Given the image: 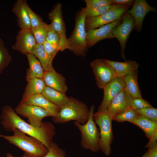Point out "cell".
Instances as JSON below:
<instances>
[{
	"mask_svg": "<svg viewBox=\"0 0 157 157\" xmlns=\"http://www.w3.org/2000/svg\"><path fill=\"white\" fill-rule=\"evenodd\" d=\"M0 119L1 124L6 131H13L17 129L39 140L48 149L53 142L55 129L51 122H44L40 127H35L22 119L12 108L8 106L2 108Z\"/></svg>",
	"mask_w": 157,
	"mask_h": 157,
	"instance_id": "obj_1",
	"label": "cell"
},
{
	"mask_svg": "<svg viewBox=\"0 0 157 157\" xmlns=\"http://www.w3.org/2000/svg\"><path fill=\"white\" fill-rule=\"evenodd\" d=\"M13 131L14 134L12 136L0 134V137L3 138L31 157H42L47 153L48 149L36 138L27 136L26 134L17 129H15Z\"/></svg>",
	"mask_w": 157,
	"mask_h": 157,
	"instance_id": "obj_2",
	"label": "cell"
},
{
	"mask_svg": "<svg viewBox=\"0 0 157 157\" xmlns=\"http://www.w3.org/2000/svg\"><path fill=\"white\" fill-rule=\"evenodd\" d=\"M90 109L86 105L72 97L60 107L58 114L52 118L56 123H64L74 120L82 124H85L89 117Z\"/></svg>",
	"mask_w": 157,
	"mask_h": 157,
	"instance_id": "obj_3",
	"label": "cell"
},
{
	"mask_svg": "<svg viewBox=\"0 0 157 157\" xmlns=\"http://www.w3.org/2000/svg\"><path fill=\"white\" fill-rule=\"evenodd\" d=\"M94 106L92 105L90 109L88 120L85 124H82L75 121L74 124L81 133L80 144L85 150L97 152L100 149V132L93 118Z\"/></svg>",
	"mask_w": 157,
	"mask_h": 157,
	"instance_id": "obj_4",
	"label": "cell"
},
{
	"mask_svg": "<svg viewBox=\"0 0 157 157\" xmlns=\"http://www.w3.org/2000/svg\"><path fill=\"white\" fill-rule=\"evenodd\" d=\"M94 120L99 126L100 132V149L107 156L110 154L111 145L114 138L112 119L107 109L98 111L93 114Z\"/></svg>",
	"mask_w": 157,
	"mask_h": 157,
	"instance_id": "obj_5",
	"label": "cell"
},
{
	"mask_svg": "<svg viewBox=\"0 0 157 157\" xmlns=\"http://www.w3.org/2000/svg\"><path fill=\"white\" fill-rule=\"evenodd\" d=\"M85 15L80 12L76 17L74 29L67 39L69 49L78 56H83L88 49L85 26Z\"/></svg>",
	"mask_w": 157,
	"mask_h": 157,
	"instance_id": "obj_6",
	"label": "cell"
},
{
	"mask_svg": "<svg viewBox=\"0 0 157 157\" xmlns=\"http://www.w3.org/2000/svg\"><path fill=\"white\" fill-rule=\"evenodd\" d=\"M129 8L125 5L113 4L110 9L101 15L94 17H85V26L86 32L116 20L121 19L122 16Z\"/></svg>",
	"mask_w": 157,
	"mask_h": 157,
	"instance_id": "obj_7",
	"label": "cell"
},
{
	"mask_svg": "<svg viewBox=\"0 0 157 157\" xmlns=\"http://www.w3.org/2000/svg\"><path fill=\"white\" fill-rule=\"evenodd\" d=\"M15 113L28 119V123L35 127H40L42 119L47 117H52L45 109L36 106L25 104L21 102L14 109Z\"/></svg>",
	"mask_w": 157,
	"mask_h": 157,
	"instance_id": "obj_8",
	"label": "cell"
},
{
	"mask_svg": "<svg viewBox=\"0 0 157 157\" xmlns=\"http://www.w3.org/2000/svg\"><path fill=\"white\" fill-rule=\"evenodd\" d=\"M96 80V84L100 89H103L108 82L117 77L113 67L104 59H97L90 64Z\"/></svg>",
	"mask_w": 157,
	"mask_h": 157,
	"instance_id": "obj_9",
	"label": "cell"
},
{
	"mask_svg": "<svg viewBox=\"0 0 157 157\" xmlns=\"http://www.w3.org/2000/svg\"><path fill=\"white\" fill-rule=\"evenodd\" d=\"M122 19L121 23L113 28L112 33L120 43L121 57L126 60L124 50L130 34L135 27V21L133 17L128 13L122 16Z\"/></svg>",
	"mask_w": 157,
	"mask_h": 157,
	"instance_id": "obj_10",
	"label": "cell"
},
{
	"mask_svg": "<svg viewBox=\"0 0 157 157\" xmlns=\"http://www.w3.org/2000/svg\"><path fill=\"white\" fill-rule=\"evenodd\" d=\"M122 22V19L117 20L102 26L98 29L90 30L87 32L86 41L87 48L93 47L101 40L115 38L112 31Z\"/></svg>",
	"mask_w": 157,
	"mask_h": 157,
	"instance_id": "obj_11",
	"label": "cell"
},
{
	"mask_svg": "<svg viewBox=\"0 0 157 157\" xmlns=\"http://www.w3.org/2000/svg\"><path fill=\"white\" fill-rule=\"evenodd\" d=\"M125 88L123 78L116 77L107 83L104 87V95L103 100L98 107V111L107 108L111 101Z\"/></svg>",
	"mask_w": 157,
	"mask_h": 157,
	"instance_id": "obj_12",
	"label": "cell"
},
{
	"mask_svg": "<svg viewBox=\"0 0 157 157\" xmlns=\"http://www.w3.org/2000/svg\"><path fill=\"white\" fill-rule=\"evenodd\" d=\"M133 99L125 88L113 98L107 108L112 120L115 116L131 107Z\"/></svg>",
	"mask_w": 157,
	"mask_h": 157,
	"instance_id": "obj_13",
	"label": "cell"
},
{
	"mask_svg": "<svg viewBox=\"0 0 157 157\" xmlns=\"http://www.w3.org/2000/svg\"><path fill=\"white\" fill-rule=\"evenodd\" d=\"M31 29H21L16 37V41L12 48L23 54L31 53L36 44Z\"/></svg>",
	"mask_w": 157,
	"mask_h": 157,
	"instance_id": "obj_14",
	"label": "cell"
},
{
	"mask_svg": "<svg viewBox=\"0 0 157 157\" xmlns=\"http://www.w3.org/2000/svg\"><path fill=\"white\" fill-rule=\"evenodd\" d=\"M156 9L149 5L146 0L135 1L133 7L129 10V13L134 18L135 27L138 32H140L145 15L150 11L156 12Z\"/></svg>",
	"mask_w": 157,
	"mask_h": 157,
	"instance_id": "obj_15",
	"label": "cell"
},
{
	"mask_svg": "<svg viewBox=\"0 0 157 157\" xmlns=\"http://www.w3.org/2000/svg\"><path fill=\"white\" fill-rule=\"evenodd\" d=\"M20 102L25 104L42 108L47 111L53 117H55L58 114L60 109V107L51 103L42 94L22 98Z\"/></svg>",
	"mask_w": 157,
	"mask_h": 157,
	"instance_id": "obj_16",
	"label": "cell"
},
{
	"mask_svg": "<svg viewBox=\"0 0 157 157\" xmlns=\"http://www.w3.org/2000/svg\"><path fill=\"white\" fill-rule=\"evenodd\" d=\"M61 7V3H59L56 5L52 10L49 13L48 17L51 22V24L53 29L60 35L63 41L67 42L62 17Z\"/></svg>",
	"mask_w": 157,
	"mask_h": 157,
	"instance_id": "obj_17",
	"label": "cell"
},
{
	"mask_svg": "<svg viewBox=\"0 0 157 157\" xmlns=\"http://www.w3.org/2000/svg\"><path fill=\"white\" fill-rule=\"evenodd\" d=\"M42 78L47 86L65 93L67 90L65 78L56 71H45Z\"/></svg>",
	"mask_w": 157,
	"mask_h": 157,
	"instance_id": "obj_18",
	"label": "cell"
},
{
	"mask_svg": "<svg viewBox=\"0 0 157 157\" xmlns=\"http://www.w3.org/2000/svg\"><path fill=\"white\" fill-rule=\"evenodd\" d=\"M104 60L113 67L117 76L121 78H123L128 74L137 70L139 66V64L136 61L131 60L122 62Z\"/></svg>",
	"mask_w": 157,
	"mask_h": 157,
	"instance_id": "obj_19",
	"label": "cell"
},
{
	"mask_svg": "<svg viewBox=\"0 0 157 157\" xmlns=\"http://www.w3.org/2000/svg\"><path fill=\"white\" fill-rule=\"evenodd\" d=\"M12 11L17 17L18 24L21 29H31L28 15L23 0H17L13 6Z\"/></svg>",
	"mask_w": 157,
	"mask_h": 157,
	"instance_id": "obj_20",
	"label": "cell"
},
{
	"mask_svg": "<svg viewBox=\"0 0 157 157\" xmlns=\"http://www.w3.org/2000/svg\"><path fill=\"white\" fill-rule=\"evenodd\" d=\"M26 55L29 66L26 71V81L34 78H42L45 71L39 61L31 53Z\"/></svg>",
	"mask_w": 157,
	"mask_h": 157,
	"instance_id": "obj_21",
	"label": "cell"
},
{
	"mask_svg": "<svg viewBox=\"0 0 157 157\" xmlns=\"http://www.w3.org/2000/svg\"><path fill=\"white\" fill-rule=\"evenodd\" d=\"M48 101L60 107L68 101L69 97L65 94L45 85L41 93Z\"/></svg>",
	"mask_w": 157,
	"mask_h": 157,
	"instance_id": "obj_22",
	"label": "cell"
},
{
	"mask_svg": "<svg viewBox=\"0 0 157 157\" xmlns=\"http://www.w3.org/2000/svg\"><path fill=\"white\" fill-rule=\"evenodd\" d=\"M138 71L133 72L123 78L125 83V89L133 99L141 98L138 81Z\"/></svg>",
	"mask_w": 157,
	"mask_h": 157,
	"instance_id": "obj_23",
	"label": "cell"
},
{
	"mask_svg": "<svg viewBox=\"0 0 157 157\" xmlns=\"http://www.w3.org/2000/svg\"><path fill=\"white\" fill-rule=\"evenodd\" d=\"M33 54L41 63L45 71H55L52 65V61L46 52L43 44L36 43L32 50Z\"/></svg>",
	"mask_w": 157,
	"mask_h": 157,
	"instance_id": "obj_24",
	"label": "cell"
},
{
	"mask_svg": "<svg viewBox=\"0 0 157 157\" xmlns=\"http://www.w3.org/2000/svg\"><path fill=\"white\" fill-rule=\"evenodd\" d=\"M129 122L140 128L149 140L157 132V123L151 121L139 114L135 119Z\"/></svg>",
	"mask_w": 157,
	"mask_h": 157,
	"instance_id": "obj_25",
	"label": "cell"
},
{
	"mask_svg": "<svg viewBox=\"0 0 157 157\" xmlns=\"http://www.w3.org/2000/svg\"><path fill=\"white\" fill-rule=\"evenodd\" d=\"M27 83L23 94L22 98L41 94L46 85L42 78H34L27 81Z\"/></svg>",
	"mask_w": 157,
	"mask_h": 157,
	"instance_id": "obj_26",
	"label": "cell"
},
{
	"mask_svg": "<svg viewBox=\"0 0 157 157\" xmlns=\"http://www.w3.org/2000/svg\"><path fill=\"white\" fill-rule=\"evenodd\" d=\"M48 30L49 24L44 22L39 26L31 29L37 44H43L46 41Z\"/></svg>",
	"mask_w": 157,
	"mask_h": 157,
	"instance_id": "obj_27",
	"label": "cell"
},
{
	"mask_svg": "<svg viewBox=\"0 0 157 157\" xmlns=\"http://www.w3.org/2000/svg\"><path fill=\"white\" fill-rule=\"evenodd\" d=\"M113 4L95 8L86 7L82 8L80 12L83 14L86 17H96L106 13L110 8Z\"/></svg>",
	"mask_w": 157,
	"mask_h": 157,
	"instance_id": "obj_28",
	"label": "cell"
},
{
	"mask_svg": "<svg viewBox=\"0 0 157 157\" xmlns=\"http://www.w3.org/2000/svg\"><path fill=\"white\" fill-rule=\"evenodd\" d=\"M12 59L3 40L0 38V71L7 66Z\"/></svg>",
	"mask_w": 157,
	"mask_h": 157,
	"instance_id": "obj_29",
	"label": "cell"
},
{
	"mask_svg": "<svg viewBox=\"0 0 157 157\" xmlns=\"http://www.w3.org/2000/svg\"><path fill=\"white\" fill-rule=\"evenodd\" d=\"M138 114L136 110L130 107L122 113L114 117L113 120L118 122H129L135 119Z\"/></svg>",
	"mask_w": 157,
	"mask_h": 157,
	"instance_id": "obj_30",
	"label": "cell"
},
{
	"mask_svg": "<svg viewBox=\"0 0 157 157\" xmlns=\"http://www.w3.org/2000/svg\"><path fill=\"white\" fill-rule=\"evenodd\" d=\"M23 1L28 15L31 29L36 28L40 25L43 22L42 18L31 9L26 0H23Z\"/></svg>",
	"mask_w": 157,
	"mask_h": 157,
	"instance_id": "obj_31",
	"label": "cell"
},
{
	"mask_svg": "<svg viewBox=\"0 0 157 157\" xmlns=\"http://www.w3.org/2000/svg\"><path fill=\"white\" fill-rule=\"evenodd\" d=\"M46 154L42 157H65V151L59 147L58 144L53 142L48 149Z\"/></svg>",
	"mask_w": 157,
	"mask_h": 157,
	"instance_id": "obj_32",
	"label": "cell"
},
{
	"mask_svg": "<svg viewBox=\"0 0 157 157\" xmlns=\"http://www.w3.org/2000/svg\"><path fill=\"white\" fill-rule=\"evenodd\" d=\"M140 115L155 123H157V109L153 106L136 111Z\"/></svg>",
	"mask_w": 157,
	"mask_h": 157,
	"instance_id": "obj_33",
	"label": "cell"
},
{
	"mask_svg": "<svg viewBox=\"0 0 157 157\" xmlns=\"http://www.w3.org/2000/svg\"><path fill=\"white\" fill-rule=\"evenodd\" d=\"M152 107L148 101L141 98L133 99L131 107L136 111Z\"/></svg>",
	"mask_w": 157,
	"mask_h": 157,
	"instance_id": "obj_34",
	"label": "cell"
},
{
	"mask_svg": "<svg viewBox=\"0 0 157 157\" xmlns=\"http://www.w3.org/2000/svg\"><path fill=\"white\" fill-rule=\"evenodd\" d=\"M43 45L45 51L51 59L53 60L58 52L60 51L59 47L57 45H52L47 41Z\"/></svg>",
	"mask_w": 157,
	"mask_h": 157,
	"instance_id": "obj_35",
	"label": "cell"
},
{
	"mask_svg": "<svg viewBox=\"0 0 157 157\" xmlns=\"http://www.w3.org/2000/svg\"><path fill=\"white\" fill-rule=\"evenodd\" d=\"M84 1L88 7H98L113 4L111 0H85Z\"/></svg>",
	"mask_w": 157,
	"mask_h": 157,
	"instance_id": "obj_36",
	"label": "cell"
},
{
	"mask_svg": "<svg viewBox=\"0 0 157 157\" xmlns=\"http://www.w3.org/2000/svg\"><path fill=\"white\" fill-rule=\"evenodd\" d=\"M112 4H121L129 7L133 6L135 1L133 0H111Z\"/></svg>",
	"mask_w": 157,
	"mask_h": 157,
	"instance_id": "obj_37",
	"label": "cell"
},
{
	"mask_svg": "<svg viewBox=\"0 0 157 157\" xmlns=\"http://www.w3.org/2000/svg\"><path fill=\"white\" fill-rule=\"evenodd\" d=\"M146 151L151 157H157V142H155L153 145L148 148Z\"/></svg>",
	"mask_w": 157,
	"mask_h": 157,
	"instance_id": "obj_38",
	"label": "cell"
},
{
	"mask_svg": "<svg viewBox=\"0 0 157 157\" xmlns=\"http://www.w3.org/2000/svg\"><path fill=\"white\" fill-rule=\"evenodd\" d=\"M157 140V132H156L151 137L149 141L146 144L145 147L148 148L153 145L155 142H156Z\"/></svg>",
	"mask_w": 157,
	"mask_h": 157,
	"instance_id": "obj_39",
	"label": "cell"
},
{
	"mask_svg": "<svg viewBox=\"0 0 157 157\" xmlns=\"http://www.w3.org/2000/svg\"><path fill=\"white\" fill-rule=\"evenodd\" d=\"M6 157H16L13 156L10 153H8L6 155ZM20 157H31L29 156L27 154L24 153V155Z\"/></svg>",
	"mask_w": 157,
	"mask_h": 157,
	"instance_id": "obj_40",
	"label": "cell"
},
{
	"mask_svg": "<svg viewBox=\"0 0 157 157\" xmlns=\"http://www.w3.org/2000/svg\"><path fill=\"white\" fill-rule=\"evenodd\" d=\"M141 157H151L150 156L146 151L144 154Z\"/></svg>",
	"mask_w": 157,
	"mask_h": 157,
	"instance_id": "obj_41",
	"label": "cell"
}]
</instances>
